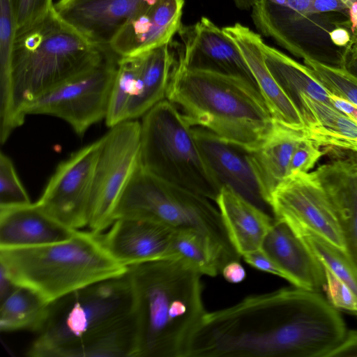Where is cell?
<instances>
[{
  "label": "cell",
  "mask_w": 357,
  "mask_h": 357,
  "mask_svg": "<svg viewBox=\"0 0 357 357\" xmlns=\"http://www.w3.org/2000/svg\"><path fill=\"white\" fill-rule=\"evenodd\" d=\"M166 99L192 127H200L247 151L268 135L275 120L255 84L206 70L188 68L178 61Z\"/></svg>",
  "instance_id": "obj_3"
},
{
  "label": "cell",
  "mask_w": 357,
  "mask_h": 357,
  "mask_svg": "<svg viewBox=\"0 0 357 357\" xmlns=\"http://www.w3.org/2000/svg\"><path fill=\"white\" fill-rule=\"evenodd\" d=\"M224 278L231 283L242 282L246 275L245 271L239 261H232L226 264L221 271Z\"/></svg>",
  "instance_id": "obj_40"
},
{
  "label": "cell",
  "mask_w": 357,
  "mask_h": 357,
  "mask_svg": "<svg viewBox=\"0 0 357 357\" xmlns=\"http://www.w3.org/2000/svg\"><path fill=\"white\" fill-rule=\"evenodd\" d=\"M222 29L238 48L274 120L291 128L305 130V123L299 111L266 65L261 36L238 22Z\"/></svg>",
  "instance_id": "obj_18"
},
{
  "label": "cell",
  "mask_w": 357,
  "mask_h": 357,
  "mask_svg": "<svg viewBox=\"0 0 357 357\" xmlns=\"http://www.w3.org/2000/svg\"><path fill=\"white\" fill-rule=\"evenodd\" d=\"M155 0H59L58 16L92 45H109L127 22Z\"/></svg>",
  "instance_id": "obj_14"
},
{
  "label": "cell",
  "mask_w": 357,
  "mask_h": 357,
  "mask_svg": "<svg viewBox=\"0 0 357 357\" xmlns=\"http://www.w3.org/2000/svg\"><path fill=\"white\" fill-rule=\"evenodd\" d=\"M261 47L267 68L300 114L303 95L333 107L330 93L318 81L309 67L266 44L264 41Z\"/></svg>",
  "instance_id": "obj_27"
},
{
  "label": "cell",
  "mask_w": 357,
  "mask_h": 357,
  "mask_svg": "<svg viewBox=\"0 0 357 357\" xmlns=\"http://www.w3.org/2000/svg\"><path fill=\"white\" fill-rule=\"evenodd\" d=\"M236 6L242 10H248L252 8L256 0H233Z\"/></svg>",
  "instance_id": "obj_44"
},
{
  "label": "cell",
  "mask_w": 357,
  "mask_h": 357,
  "mask_svg": "<svg viewBox=\"0 0 357 357\" xmlns=\"http://www.w3.org/2000/svg\"><path fill=\"white\" fill-rule=\"evenodd\" d=\"M100 144L101 138L62 161L36 202L48 214L75 229L88 226Z\"/></svg>",
  "instance_id": "obj_12"
},
{
  "label": "cell",
  "mask_w": 357,
  "mask_h": 357,
  "mask_svg": "<svg viewBox=\"0 0 357 357\" xmlns=\"http://www.w3.org/2000/svg\"><path fill=\"white\" fill-rule=\"evenodd\" d=\"M139 68V54L119 58L105 119L108 127L126 121L128 105L137 89Z\"/></svg>",
  "instance_id": "obj_31"
},
{
  "label": "cell",
  "mask_w": 357,
  "mask_h": 357,
  "mask_svg": "<svg viewBox=\"0 0 357 357\" xmlns=\"http://www.w3.org/2000/svg\"><path fill=\"white\" fill-rule=\"evenodd\" d=\"M102 234L110 255L129 267L148 261L172 259L171 245L176 231L162 224L137 218L116 219Z\"/></svg>",
  "instance_id": "obj_15"
},
{
  "label": "cell",
  "mask_w": 357,
  "mask_h": 357,
  "mask_svg": "<svg viewBox=\"0 0 357 357\" xmlns=\"http://www.w3.org/2000/svg\"><path fill=\"white\" fill-rule=\"evenodd\" d=\"M305 137V130L275 121L264 139L255 149L248 151L261 193L268 206L272 193L288 176L293 153Z\"/></svg>",
  "instance_id": "obj_23"
},
{
  "label": "cell",
  "mask_w": 357,
  "mask_h": 357,
  "mask_svg": "<svg viewBox=\"0 0 357 357\" xmlns=\"http://www.w3.org/2000/svg\"><path fill=\"white\" fill-rule=\"evenodd\" d=\"M300 236L323 267L329 303L357 316V271L345 253L314 235Z\"/></svg>",
  "instance_id": "obj_25"
},
{
  "label": "cell",
  "mask_w": 357,
  "mask_h": 357,
  "mask_svg": "<svg viewBox=\"0 0 357 357\" xmlns=\"http://www.w3.org/2000/svg\"><path fill=\"white\" fill-rule=\"evenodd\" d=\"M109 51L90 43L58 16L54 6L43 19L16 35L10 75L20 126L27 104L93 68Z\"/></svg>",
  "instance_id": "obj_4"
},
{
  "label": "cell",
  "mask_w": 357,
  "mask_h": 357,
  "mask_svg": "<svg viewBox=\"0 0 357 357\" xmlns=\"http://www.w3.org/2000/svg\"><path fill=\"white\" fill-rule=\"evenodd\" d=\"M31 203L21 183L11 159L0 153V206H19Z\"/></svg>",
  "instance_id": "obj_33"
},
{
  "label": "cell",
  "mask_w": 357,
  "mask_h": 357,
  "mask_svg": "<svg viewBox=\"0 0 357 357\" xmlns=\"http://www.w3.org/2000/svg\"><path fill=\"white\" fill-rule=\"evenodd\" d=\"M351 33L357 31V1L354 2L348 9Z\"/></svg>",
  "instance_id": "obj_43"
},
{
  "label": "cell",
  "mask_w": 357,
  "mask_h": 357,
  "mask_svg": "<svg viewBox=\"0 0 357 357\" xmlns=\"http://www.w3.org/2000/svg\"><path fill=\"white\" fill-rule=\"evenodd\" d=\"M184 0H155L134 15L109 45L119 57L139 54L172 40L181 26Z\"/></svg>",
  "instance_id": "obj_17"
},
{
  "label": "cell",
  "mask_w": 357,
  "mask_h": 357,
  "mask_svg": "<svg viewBox=\"0 0 357 357\" xmlns=\"http://www.w3.org/2000/svg\"><path fill=\"white\" fill-rule=\"evenodd\" d=\"M303 63L330 93L357 106V77L341 67L331 66L312 58Z\"/></svg>",
  "instance_id": "obj_32"
},
{
  "label": "cell",
  "mask_w": 357,
  "mask_h": 357,
  "mask_svg": "<svg viewBox=\"0 0 357 357\" xmlns=\"http://www.w3.org/2000/svg\"><path fill=\"white\" fill-rule=\"evenodd\" d=\"M134 310L130 275L100 281L50 304L46 322L27 351L31 357H55L129 318Z\"/></svg>",
  "instance_id": "obj_6"
},
{
  "label": "cell",
  "mask_w": 357,
  "mask_h": 357,
  "mask_svg": "<svg viewBox=\"0 0 357 357\" xmlns=\"http://www.w3.org/2000/svg\"><path fill=\"white\" fill-rule=\"evenodd\" d=\"M15 0H0V79L10 78V58L16 35Z\"/></svg>",
  "instance_id": "obj_34"
},
{
  "label": "cell",
  "mask_w": 357,
  "mask_h": 357,
  "mask_svg": "<svg viewBox=\"0 0 357 357\" xmlns=\"http://www.w3.org/2000/svg\"><path fill=\"white\" fill-rule=\"evenodd\" d=\"M139 165L171 183L215 202L222 186L206 165L194 128L166 98L140 122Z\"/></svg>",
  "instance_id": "obj_8"
},
{
  "label": "cell",
  "mask_w": 357,
  "mask_h": 357,
  "mask_svg": "<svg viewBox=\"0 0 357 357\" xmlns=\"http://www.w3.org/2000/svg\"><path fill=\"white\" fill-rule=\"evenodd\" d=\"M268 206L275 220L299 236L314 235L345 253L334 208L312 172L287 177L272 193Z\"/></svg>",
  "instance_id": "obj_11"
},
{
  "label": "cell",
  "mask_w": 357,
  "mask_h": 357,
  "mask_svg": "<svg viewBox=\"0 0 357 357\" xmlns=\"http://www.w3.org/2000/svg\"><path fill=\"white\" fill-rule=\"evenodd\" d=\"M330 98L335 108L347 115L357 123L356 105L332 93H330Z\"/></svg>",
  "instance_id": "obj_41"
},
{
  "label": "cell",
  "mask_w": 357,
  "mask_h": 357,
  "mask_svg": "<svg viewBox=\"0 0 357 357\" xmlns=\"http://www.w3.org/2000/svg\"><path fill=\"white\" fill-rule=\"evenodd\" d=\"M172 40L139 54L140 68L137 86L126 114V121L142 117L166 98L172 73L178 63L180 47Z\"/></svg>",
  "instance_id": "obj_24"
},
{
  "label": "cell",
  "mask_w": 357,
  "mask_h": 357,
  "mask_svg": "<svg viewBox=\"0 0 357 357\" xmlns=\"http://www.w3.org/2000/svg\"><path fill=\"white\" fill-rule=\"evenodd\" d=\"M133 293L136 357H190L207 312L202 275L178 259L128 267Z\"/></svg>",
  "instance_id": "obj_2"
},
{
  "label": "cell",
  "mask_w": 357,
  "mask_h": 357,
  "mask_svg": "<svg viewBox=\"0 0 357 357\" xmlns=\"http://www.w3.org/2000/svg\"><path fill=\"white\" fill-rule=\"evenodd\" d=\"M294 286L319 292L325 287L322 266L303 238L284 222H275L261 249Z\"/></svg>",
  "instance_id": "obj_19"
},
{
  "label": "cell",
  "mask_w": 357,
  "mask_h": 357,
  "mask_svg": "<svg viewBox=\"0 0 357 357\" xmlns=\"http://www.w3.org/2000/svg\"><path fill=\"white\" fill-rule=\"evenodd\" d=\"M77 230L53 218L36 202L0 206V249L63 242L71 238Z\"/></svg>",
  "instance_id": "obj_20"
},
{
  "label": "cell",
  "mask_w": 357,
  "mask_h": 357,
  "mask_svg": "<svg viewBox=\"0 0 357 357\" xmlns=\"http://www.w3.org/2000/svg\"><path fill=\"white\" fill-rule=\"evenodd\" d=\"M336 213L345 255L357 271V161L337 159L312 172Z\"/></svg>",
  "instance_id": "obj_21"
},
{
  "label": "cell",
  "mask_w": 357,
  "mask_h": 357,
  "mask_svg": "<svg viewBox=\"0 0 357 357\" xmlns=\"http://www.w3.org/2000/svg\"><path fill=\"white\" fill-rule=\"evenodd\" d=\"M330 40L336 46L348 47L351 41V33L343 27H336L331 30L329 33Z\"/></svg>",
  "instance_id": "obj_42"
},
{
  "label": "cell",
  "mask_w": 357,
  "mask_h": 357,
  "mask_svg": "<svg viewBox=\"0 0 357 357\" xmlns=\"http://www.w3.org/2000/svg\"><path fill=\"white\" fill-rule=\"evenodd\" d=\"M170 255L172 259L182 260L202 275L215 276L228 263L208 236L192 230L175 231Z\"/></svg>",
  "instance_id": "obj_30"
},
{
  "label": "cell",
  "mask_w": 357,
  "mask_h": 357,
  "mask_svg": "<svg viewBox=\"0 0 357 357\" xmlns=\"http://www.w3.org/2000/svg\"><path fill=\"white\" fill-rule=\"evenodd\" d=\"M357 356V330L347 331L342 341L327 356V357Z\"/></svg>",
  "instance_id": "obj_38"
},
{
  "label": "cell",
  "mask_w": 357,
  "mask_h": 357,
  "mask_svg": "<svg viewBox=\"0 0 357 357\" xmlns=\"http://www.w3.org/2000/svg\"><path fill=\"white\" fill-rule=\"evenodd\" d=\"M119 58L110 50L93 68L30 102L24 114L60 118L82 135L92 125L105 119Z\"/></svg>",
  "instance_id": "obj_10"
},
{
  "label": "cell",
  "mask_w": 357,
  "mask_h": 357,
  "mask_svg": "<svg viewBox=\"0 0 357 357\" xmlns=\"http://www.w3.org/2000/svg\"><path fill=\"white\" fill-rule=\"evenodd\" d=\"M178 32L182 66L241 77L257 86L237 46L209 18L202 17L194 24L181 25Z\"/></svg>",
  "instance_id": "obj_13"
},
{
  "label": "cell",
  "mask_w": 357,
  "mask_h": 357,
  "mask_svg": "<svg viewBox=\"0 0 357 357\" xmlns=\"http://www.w3.org/2000/svg\"><path fill=\"white\" fill-rule=\"evenodd\" d=\"M53 6L52 0H15L16 35L43 19Z\"/></svg>",
  "instance_id": "obj_35"
},
{
  "label": "cell",
  "mask_w": 357,
  "mask_h": 357,
  "mask_svg": "<svg viewBox=\"0 0 357 357\" xmlns=\"http://www.w3.org/2000/svg\"><path fill=\"white\" fill-rule=\"evenodd\" d=\"M140 122L126 120L101 137L96 164L88 227L102 233L114 222V211L139 165Z\"/></svg>",
  "instance_id": "obj_9"
},
{
  "label": "cell",
  "mask_w": 357,
  "mask_h": 357,
  "mask_svg": "<svg viewBox=\"0 0 357 357\" xmlns=\"http://www.w3.org/2000/svg\"><path fill=\"white\" fill-rule=\"evenodd\" d=\"M244 260L256 269L267 272L286 280V275L280 267L261 250L243 256Z\"/></svg>",
  "instance_id": "obj_37"
},
{
  "label": "cell",
  "mask_w": 357,
  "mask_h": 357,
  "mask_svg": "<svg viewBox=\"0 0 357 357\" xmlns=\"http://www.w3.org/2000/svg\"><path fill=\"white\" fill-rule=\"evenodd\" d=\"M50 304L31 289L18 287L1 301V331L39 333L47 319Z\"/></svg>",
  "instance_id": "obj_29"
},
{
  "label": "cell",
  "mask_w": 357,
  "mask_h": 357,
  "mask_svg": "<svg viewBox=\"0 0 357 357\" xmlns=\"http://www.w3.org/2000/svg\"><path fill=\"white\" fill-rule=\"evenodd\" d=\"M357 0H312L310 15L348 10Z\"/></svg>",
  "instance_id": "obj_39"
},
{
  "label": "cell",
  "mask_w": 357,
  "mask_h": 357,
  "mask_svg": "<svg viewBox=\"0 0 357 357\" xmlns=\"http://www.w3.org/2000/svg\"><path fill=\"white\" fill-rule=\"evenodd\" d=\"M215 202L230 241L241 257L261 250L275 218L227 187L221 189Z\"/></svg>",
  "instance_id": "obj_22"
},
{
  "label": "cell",
  "mask_w": 357,
  "mask_h": 357,
  "mask_svg": "<svg viewBox=\"0 0 357 357\" xmlns=\"http://www.w3.org/2000/svg\"><path fill=\"white\" fill-rule=\"evenodd\" d=\"M0 268L15 285L49 303L128 271L107 252L101 233L79 229L63 242L0 249Z\"/></svg>",
  "instance_id": "obj_5"
},
{
  "label": "cell",
  "mask_w": 357,
  "mask_h": 357,
  "mask_svg": "<svg viewBox=\"0 0 357 357\" xmlns=\"http://www.w3.org/2000/svg\"><path fill=\"white\" fill-rule=\"evenodd\" d=\"M134 314L98 334L59 351L55 357H136Z\"/></svg>",
  "instance_id": "obj_28"
},
{
  "label": "cell",
  "mask_w": 357,
  "mask_h": 357,
  "mask_svg": "<svg viewBox=\"0 0 357 357\" xmlns=\"http://www.w3.org/2000/svg\"><path fill=\"white\" fill-rule=\"evenodd\" d=\"M193 128L202 155L222 188L231 189L264 210L269 207L261 193L248 151L208 130Z\"/></svg>",
  "instance_id": "obj_16"
},
{
  "label": "cell",
  "mask_w": 357,
  "mask_h": 357,
  "mask_svg": "<svg viewBox=\"0 0 357 357\" xmlns=\"http://www.w3.org/2000/svg\"><path fill=\"white\" fill-rule=\"evenodd\" d=\"M355 44H357V31L351 33L350 43L346 48H349Z\"/></svg>",
  "instance_id": "obj_45"
},
{
  "label": "cell",
  "mask_w": 357,
  "mask_h": 357,
  "mask_svg": "<svg viewBox=\"0 0 357 357\" xmlns=\"http://www.w3.org/2000/svg\"><path fill=\"white\" fill-rule=\"evenodd\" d=\"M306 137L320 146L357 152V123L334 107L302 97Z\"/></svg>",
  "instance_id": "obj_26"
},
{
  "label": "cell",
  "mask_w": 357,
  "mask_h": 357,
  "mask_svg": "<svg viewBox=\"0 0 357 357\" xmlns=\"http://www.w3.org/2000/svg\"><path fill=\"white\" fill-rule=\"evenodd\" d=\"M212 200L161 179L139 165L122 193L114 211L119 218L156 222L174 231L192 230L208 236L227 261H239L220 211Z\"/></svg>",
  "instance_id": "obj_7"
},
{
  "label": "cell",
  "mask_w": 357,
  "mask_h": 357,
  "mask_svg": "<svg viewBox=\"0 0 357 357\" xmlns=\"http://www.w3.org/2000/svg\"><path fill=\"white\" fill-rule=\"evenodd\" d=\"M324 154L318 145L305 137L298 143L293 153L288 176L298 173H307Z\"/></svg>",
  "instance_id": "obj_36"
},
{
  "label": "cell",
  "mask_w": 357,
  "mask_h": 357,
  "mask_svg": "<svg viewBox=\"0 0 357 357\" xmlns=\"http://www.w3.org/2000/svg\"><path fill=\"white\" fill-rule=\"evenodd\" d=\"M346 333L327 298L294 286L207 312L190 357H327Z\"/></svg>",
  "instance_id": "obj_1"
}]
</instances>
